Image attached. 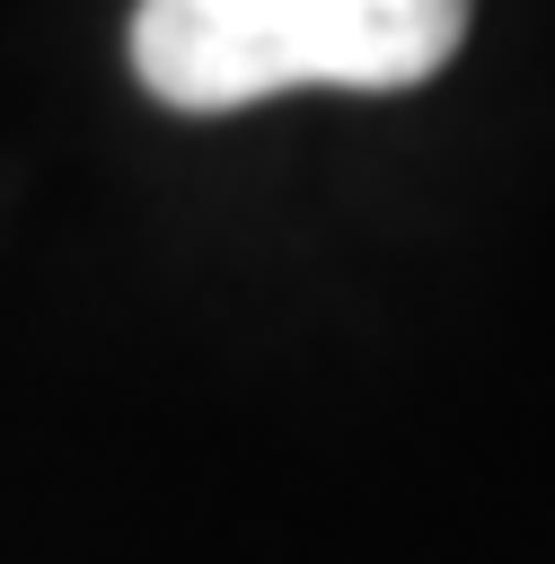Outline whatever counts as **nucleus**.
Wrapping results in <instances>:
<instances>
[{
	"mask_svg": "<svg viewBox=\"0 0 555 564\" xmlns=\"http://www.w3.org/2000/svg\"><path fill=\"white\" fill-rule=\"evenodd\" d=\"M467 35V0H141L132 70L176 115L282 88H414Z\"/></svg>",
	"mask_w": 555,
	"mask_h": 564,
	"instance_id": "obj_1",
	"label": "nucleus"
}]
</instances>
